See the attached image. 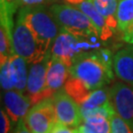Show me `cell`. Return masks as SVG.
<instances>
[{"label": "cell", "mask_w": 133, "mask_h": 133, "mask_svg": "<svg viewBox=\"0 0 133 133\" xmlns=\"http://www.w3.org/2000/svg\"><path fill=\"white\" fill-rule=\"evenodd\" d=\"M0 1H14V0H0Z\"/></svg>", "instance_id": "28"}, {"label": "cell", "mask_w": 133, "mask_h": 133, "mask_svg": "<svg viewBox=\"0 0 133 133\" xmlns=\"http://www.w3.org/2000/svg\"><path fill=\"white\" fill-rule=\"evenodd\" d=\"M110 103H112L111 97H110V90L109 91L105 88H100L98 90L93 91L90 97L87 99V101L80 105L81 111L89 110V109H95L98 107L108 105Z\"/></svg>", "instance_id": "19"}, {"label": "cell", "mask_w": 133, "mask_h": 133, "mask_svg": "<svg viewBox=\"0 0 133 133\" xmlns=\"http://www.w3.org/2000/svg\"><path fill=\"white\" fill-rule=\"evenodd\" d=\"M64 90L80 105L87 101V99L90 97V95L93 92L80 79H78L76 77L70 76V75L64 84Z\"/></svg>", "instance_id": "16"}, {"label": "cell", "mask_w": 133, "mask_h": 133, "mask_svg": "<svg viewBox=\"0 0 133 133\" xmlns=\"http://www.w3.org/2000/svg\"><path fill=\"white\" fill-rule=\"evenodd\" d=\"M27 63L28 62L24 58L17 54H13L8 59L9 71L14 82L15 90L22 93H24V91L27 89L29 74L27 73Z\"/></svg>", "instance_id": "14"}, {"label": "cell", "mask_w": 133, "mask_h": 133, "mask_svg": "<svg viewBox=\"0 0 133 133\" xmlns=\"http://www.w3.org/2000/svg\"><path fill=\"white\" fill-rule=\"evenodd\" d=\"M83 133H111L110 118L105 116H94L83 119L79 126Z\"/></svg>", "instance_id": "17"}, {"label": "cell", "mask_w": 133, "mask_h": 133, "mask_svg": "<svg viewBox=\"0 0 133 133\" xmlns=\"http://www.w3.org/2000/svg\"><path fill=\"white\" fill-rule=\"evenodd\" d=\"M54 19L62 31H66L78 38L99 37L98 30L87 15L76 6L54 4L50 7Z\"/></svg>", "instance_id": "3"}, {"label": "cell", "mask_w": 133, "mask_h": 133, "mask_svg": "<svg viewBox=\"0 0 133 133\" xmlns=\"http://www.w3.org/2000/svg\"><path fill=\"white\" fill-rule=\"evenodd\" d=\"M25 121L32 133L51 132L57 123L53 97L34 105L26 115Z\"/></svg>", "instance_id": "5"}, {"label": "cell", "mask_w": 133, "mask_h": 133, "mask_svg": "<svg viewBox=\"0 0 133 133\" xmlns=\"http://www.w3.org/2000/svg\"><path fill=\"white\" fill-rule=\"evenodd\" d=\"M27 24L37 38L41 51L45 56L50 50L55 38L62 30L54 19L51 11L42 5L22 8Z\"/></svg>", "instance_id": "2"}, {"label": "cell", "mask_w": 133, "mask_h": 133, "mask_svg": "<svg viewBox=\"0 0 133 133\" xmlns=\"http://www.w3.org/2000/svg\"><path fill=\"white\" fill-rule=\"evenodd\" d=\"M97 10L105 20L111 30L117 26L116 12L118 0H92Z\"/></svg>", "instance_id": "18"}, {"label": "cell", "mask_w": 133, "mask_h": 133, "mask_svg": "<svg viewBox=\"0 0 133 133\" xmlns=\"http://www.w3.org/2000/svg\"><path fill=\"white\" fill-rule=\"evenodd\" d=\"M75 6L90 18L96 29L98 30L99 37L102 39H107L112 35V30L109 28L107 20L99 13L92 0H84Z\"/></svg>", "instance_id": "13"}, {"label": "cell", "mask_w": 133, "mask_h": 133, "mask_svg": "<svg viewBox=\"0 0 133 133\" xmlns=\"http://www.w3.org/2000/svg\"><path fill=\"white\" fill-rule=\"evenodd\" d=\"M0 82H1V87L2 89L6 91L15 90V85L13 79L11 77L9 71V66H8V60L1 64V71H0Z\"/></svg>", "instance_id": "20"}, {"label": "cell", "mask_w": 133, "mask_h": 133, "mask_svg": "<svg viewBox=\"0 0 133 133\" xmlns=\"http://www.w3.org/2000/svg\"><path fill=\"white\" fill-rule=\"evenodd\" d=\"M78 37L69 32L62 31L55 38L51 46V56L56 57L71 67L74 58L80 52V43Z\"/></svg>", "instance_id": "9"}, {"label": "cell", "mask_w": 133, "mask_h": 133, "mask_svg": "<svg viewBox=\"0 0 133 133\" xmlns=\"http://www.w3.org/2000/svg\"><path fill=\"white\" fill-rule=\"evenodd\" d=\"M112 61L109 50L77 55L70 67V76L80 79L91 91L108 85L114 78Z\"/></svg>", "instance_id": "1"}, {"label": "cell", "mask_w": 133, "mask_h": 133, "mask_svg": "<svg viewBox=\"0 0 133 133\" xmlns=\"http://www.w3.org/2000/svg\"><path fill=\"white\" fill-rule=\"evenodd\" d=\"M123 38L125 42L129 43L130 44H133V30L131 31V32H129V33L124 34Z\"/></svg>", "instance_id": "26"}, {"label": "cell", "mask_w": 133, "mask_h": 133, "mask_svg": "<svg viewBox=\"0 0 133 133\" xmlns=\"http://www.w3.org/2000/svg\"><path fill=\"white\" fill-rule=\"evenodd\" d=\"M119 31L127 34L133 30V0H118L116 12Z\"/></svg>", "instance_id": "15"}, {"label": "cell", "mask_w": 133, "mask_h": 133, "mask_svg": "<svg viewBox=\"0 0 133 133\" xmlns=\"http://www.w3.org/2000/svg\"><path fill=\"white\" fill-rule=\"evenodd\" d=\"M50 57L51 50L44 56L43 60L32 63V66L29 70L27 92L33 105L53 96L52 93L48 90L46 82V73Z\"/></svg>", "instance_id": "6"}, {"label": "cell", "mask_w": 133, "mask_h": 133, "mask_svg": "<svg viewBox=\"0 0 133 133\" xmlns=\"http://www.w3.org/2000/svg\"><path fill=\"white\" fill-rule=\"evenodd\" d=\"M15 133H32L28 126L26 125V121L24 120V118H21L18 121V125Z\"/></svg>", "instance_id": "24"}, {"label": "cell", "mask_w": 133, "mask_h": 133, "mask_svg": "<svg viewBox=\"0 0 133 133\" xmlns=\"http://www.w3.org/2000/svg\"><path fill=\"white\" fill-rule=\"evenodd\" d=\"M79 132V129H76L75 127H70V126H67L62 123L57 122L54 127L52 128L51 132L50 133H78Z\"/></svg>", "instance_id": "22"}, {"label": "cell", "mask_w": 133, "mask_h": 133, "mask_svg": "<svg viewBox=\"0 0 133 133\" xmlns=\"http://www.w3.org/2000/svg\"><path fill=\"white\" fill-rule=\"evenodd\" d=\"M70 74V67L56 57L51 56L48 62L46 82L48 90L54 95L61 89Z\"/></svg>", "instance_id": "12"}, {"label": "cell", "mask_w": 133, "mask_h": 133, "mask_svg": "<svg viewBox=\"0 0 133 133\" xmlns=\"http://www.w3.org/2000/svg\"><path fill=\"white\" fill-rule=\"evenodd\" d=\"M110 97L116 114L133 130V85L116 82L110 89Z\"/></svg>", "instance_id": "8"}, {"label": "cell", "mask_w": 133, "mask_h": 133, "mask_svg": "<svg viewBox=\"0 0 133 133\" xmlns=\"http://www.w3.org/2000/svg\"><path fill=\"white\" fill-rule=\"evenodd\" d=\"M111 123V133H133V130L123 119L115 114L110 117Z\"/></svg>", "instance_id": "21"}, {"label": "cell", "mask_w": 133, "mask_h": 133, "mask_svg": "<svg viewBox=\"0 0 133 133\" xmlns=\"http://www.w3.org/2000/svg\"><path fill=\"white\" fill-rule=\"evenodd\" d=\"M32 101L29 96H25L22 92L16 90L6 91L4 95V105L6 111L12 121H19L26 117L30 110Z\"/></svg>", "instance_id": "10"}, {"label": "cell", "mask_w": 133, "mask_h": 133, "mask_svg": "<svg viewBox=\"0 0 133 133\" xmlns=\"http://www.w3.org/2000/svg\"><path fill=\"white\" fill-rule=\"evenodd\" d=\"M12 43L15 54L24 58L28 63H36L44 58L37 38L26 22L22 8L13 27Z\"/></svg>", "instance_id": "4"}, {"label": "cell", "mask_w": 133, "mask_h": 133, "mask_svg": "<svg viewBox=\"0 0 133 133\" xmlns=\"http://www.w3.org/2000/svg\"><path fill=\"white\" fill-rule=\"evenodd\" d=\"M22 3L28 5V6H36V5H41L44 3L48 0H20Z\"/></svg>", "instance_id": "25"}, {"label": "cell", "mask_w": 133, "mask_h": 133, "mask_svg": "<svg viewBox=\"0 0 133 133\" xmlns=\"http://www.w3.org/2000/svg\"><path fill=\"white\" fill-rule=\"evenodd\" d=\"M0 117H1V132L0 133H9V130L11 128L9 120V115L6 114L3 109H1L0 111Z\"/></svg>", "instance_id": "23"}, {"label": "cell", "mask_w": 133, "mask_h": 133, "mask_svg": "<svg viewBox=\"0 0 133 133\" xmlns=\"http://www.w3.org/2000/svg\"><path fill=\"white\" fill-rule=\"evenodd\" d=\"M78 129H79V128H78ZM78 133H83V132H81V131H80V130H79V132H78Z\"/></svg>", "instance_id": "29"}, {"label": "cell", "mask_w": 133, "mask_h": 133, "mask_svg": "<svg viewBox=\"0 0 133 133\" xmlns=\"http://www.w3.org/2000/svg\"><path fill=\"white\" fill-rule=\"evenodd\" d=\"M57 122L70 127L81 125L83 118L81 107L66 93L64 89L58 90L53 95Z\"/></svg>", "instance_id": "7"}, {"label": "cell", "mask_w": 133, "mask_h": 133, "mask_svg": "<svg viewBox=\"0 0 133 133\" xmlns=\"http://www.w3.org/2000/svg\"><path fill=\"white\" fill-rule=\"evenodd\" d=\"M112 68L121 81L133 85V46H127L114 54Z\"/></svg>", "instance_id": "11"}, {"label": "cell", "mask_w": 133, "mask_h": 133, "mask_svg": "<svg viewBox=\"0 0 133 133\" xmlns=\"http://www.w3.org/2000/svg\"><path fill=\"white\" fill-rule=\"evenodd\" d=\"M69 3H72V4H74V5H77V4H79V3H81L82 1H84V0H67Z\"/></svg>", "instance_id": "27"}]
</instances>
